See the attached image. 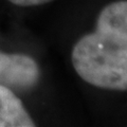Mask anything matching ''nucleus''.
Returning <instances> with one entry per match:
<instances>
[{
  "label": "nucleus",
  "mask_w": 127,
  "mask_h": 127,
  "mask_svg": "<svg viewBox=\"0 0 127 127\" xmlns=\"http://www.w3.org/2000/svg\"><path fill=\"white\" fill-rule=\"evenodd\" d=\"M85 82L103 89H127V1L112 2L98 14L95 31L81 37L71 54Z\"/></svg>",
  "instance_id": "f257e3e1"
},
{
  "label": "nucleus",
  "mask_w": 127,
  "mask_h": 127,
  "mask_svg": "<svg viewBox=\"0 0 127 127\" xmlns=\"http://www.w3.org/2000/svg\"><path fill=\"white\" fill-rule=\"evenodd\" d=\"M40 69L36 61L26 54L0 51V85L15 90H30L38 84Z\"/></svg>",
  "instance_id": "f03ea898"
},
{
  "label": "nucleus",
  "mask_w": 127,
  "mask_h": 127,
  "mask_svg": "<svg viewBox=\"0 0 127 127\" xmlns=\"http://www.w3.org/2000/svg\"><path fill=\"white\" fill-rule=\"evenodd\" d=\"M35 123L13 90L0 85V127H34Z\"/></svg>",
  "instance_id": "7ed1b4c3"
},
{
  "label": "nucleus",
  "mask_w": 127,
  "mask_h": 127,
  "mask_svg": "<svg viewBox=\"0 0 127 127\" xmlns=\"http://www.w3.org/2000/svg\"><path fill=\"white\" fill-rule=\"evenodd\" d=\"M9 1L17 6H35L52 2L54 0H9Z\"/></svg>",
  "instance_id": "20e7f679"
}]
</instances>
